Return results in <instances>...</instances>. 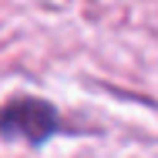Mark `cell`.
Here are the masks:
<instances>
[{
	"label": "cell",
	"instance_id": "cell-1",
	"mask_svg": "<svg viewBox=\"0 0 158 158\" xmlns=\"http://www.w3.org/2000/svg\"><path fill=\"white\" fill-rule=\"evenodd\" d=\"M0 131L3 138H27L40 145L57 131V111L44 98H10L0 118Z\"/></svg>",
	"mask_w": 158,
	"mask_h": 158
}]
</instances>
